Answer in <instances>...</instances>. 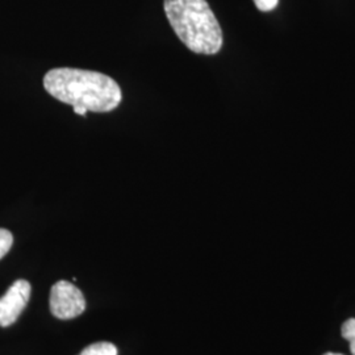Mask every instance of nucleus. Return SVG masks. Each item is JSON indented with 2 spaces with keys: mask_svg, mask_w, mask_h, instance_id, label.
I'll use <instances>...</instances> for the list:
<instances>
[{
  "mask_svg": "<svg viewBox=\"0 0 355 355\" xmlns=\"http://www.w3.org/2000/svg\"><path fill=\"white\" fill-rule=\"evenodd\" d=\"M44 87L53 98L89 112L107 114L123 101L119 83L99 71L73 67L51 69L44 76Z\"/></svg>",
  "mask_w": 355,
  "mask_h": 355,
  "instance_id": "nucleus-1",
  "label": "nucleus"
},
{
  "mask_svg": "<svg viewBox=\"0 0 355 355\" xmlns=\"http://www.w3.org/2000/svg\"><path fill=\"white\" fill-rule=\"evenodd\" d=\"M167 20L179 40L196 54L214 55L223 48V31L207 0H165Z\"/></svg>",
  "mask_w": 355,
  "mask_h": 355,
  "instance_id": "nucleus-2",
  "label": "nucleus"
},
{
  "mask_svg": "<svg viewBox=\"0 0 355 355\" xmlns=\"http://www.w3.org/2000/svg\"><path fill=\"white\" fill-rule=\"evenodd\" d=\"M86 309L82 291L67 280L57 282L51 291V312L54 318L70 320L80 316Z\"/></svg>",
  "mask_w": 355,
  "mask_h": 355,
  "instance_id": "nucleus-3",
  "label": "nucleus"
},
{
  "mask_svg": "<svg viewBox=\"0 0 355 355\" xmlns=\"http://www.w3.org/2000/svg\"><path fill=\"white\" fill-rule=\"evenodd\" d=\"M31 297V284L24 279L16 280L0 297V327L6 328L16 322L26 309Z\"/></svg>",
  "mask_w": 355,
  "mask_h": 355,
  "instance_id": "nucleus-4",
  "label": "nucleus"
},
{
  "mask_svg": "<svg viewBox=\"0 0 355 355\" xmlns=\"http://www.w3.org/2000/svg\"><path fill=\"white\" fill-rule=\"evenodd\" d=\"M78 355H117V347L111 343H92Z\"/></svg>",
  "mask_w": 355,
  "mask_h": 355,
  "instance_id": "nucleus-5",
  "label": "nucleus"
},
{
  "mask_svg": "<svg viewBox=\"0 0 355 355\" xmlns=\"http://www.w3.org/2000/svg\"><path fill=\"white\" fill-rule=\"evenodd\" d=\"M343 337L350 343V352L355 355V318H349L343 325Z\"/></svg>",
  "mask_w": 355,
  "mask_h": 355,
  "instance_id": "nucleus-6",
  "label": "nucleus"
},
{
  "mask_svg": "<svg viewBox=\"0 0 355 355\" xmlns=\"http://www.w3.org/2000/svg\"><path fill=\"white\" fill-rule=\"evenodd\" d=\"M12 243V233L7 229L0 228V259L11 250Z\"/></svg>",
  "mask_w": 355,
  "mask_h": 355,
  "instance_id": "nucleus-7",
  "label": "nucleus"
},
{
  "mask_svg": "<svg viewBox=\"0 0 355 355\" xmlns=\"http://www.w3.org/2000/svg\"><path fill=\"white\" fill-rule=\"evenodd\" d=\"M255 7L262 12H270L277 8L279 0H253Z\"/></svg>",
  "mask_w": 355,
  "mask_h": 355,
  "instance_id": "nucleus-8",
  "label": "nucleus"
},
{
  "mask_svg": "<svg viewBox=\"0 0 355 355\" xmlns=\"http://www.w3.org/2000/svg\"><path fill=\"white\" fill-rule=\"evenodd\" d=\"M73 108H74V114H79V116H86L89 112L85 107H73Z\"/></svg>",
  "mask_w": 355,
  "mask_h": 355,
  "instance_id": "nucleus-9",
  "label": "nucleus"
},
{
  "mask_svg": "<svg viewBox=\"0 0 355 355\" xmlns=\"http://www.w3.org/2000/svg\"><path fill=\"white\" fill-rule=\"evenodd\" d=\"M324 355H343V354H334V353H327V354Z\"/></svg>",
  "mask_w": 355,
  "mask_h": 355,
  "instance_id": "nucleus-10",
  "label": "nucleus"
}]
</instances>
